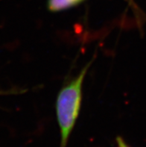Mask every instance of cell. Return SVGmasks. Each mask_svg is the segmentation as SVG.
<instances>
[{
	"label": "cell",
	"instance_id": "cell-1",
	"mask_svg": "<svg viewBox=\"0 0 146 147\" xmlns=\"http://www.w3.org/2000/svg\"><path fill=\"white\" fill-rule=\"evenodd\" d=\"M92 61L82 68L75 77L61 88L55 103L60 132L61 147H67L69 138L79 117L83 97V84Z\"/></svg>",
	"mask_w": 146,
	"mask_h": 147
},
{
	"label": "cell",
	"instance_id": "cell-2",
	"mask_svg": "<svg viewBox=\"0 0 146 147\" xmlns=\"http://www.w3.org/2000/svg\"><path fill=\"white\" fill-rule=\"evenodd\" d=\"M85 0H48L47 8L52 13H58L76 7Z\"/></svg>",
	"mask_w": 146,
	"mask_h": 147
},
{
	"label": "cell",
	"instance_id": "cell-4",
	"mask_svg": "<svg viewBox=\"0 0 146 147\" xmlns=\"http://www.w3.org/2000/svg\"><path fill=\"white\" fill-rule=\"evenodd\" d=\"M125 1H127V2H128V3H129L130 5L132 6V7H133V10H135V11H136V13H137V12H139V10L138 9V7H137V5H136L135 3L133 2V0H125ZM138 14H139V13H138Z\"/></svg>",
	"mask_w": 146,
	"mask_h": 147
},
{
	"label": "cell",
	"instance_id": "cell-3",
	"mask_svg": "<svg viewBox=\"0 0 146 147\" xmlns=\"http://www.w3.org/2000/svg\"><path fill=\"white\" fill-rule=\"evenodd\" d=\"M116 142L118 144V147H130L121 137H117Z\"/></svg>",
	"mask_w": 146,
	"mask_h": 147
}]
</instances>
